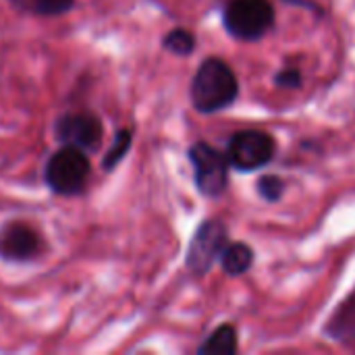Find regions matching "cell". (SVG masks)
I'll return each instance as SVG.
<instances>
[{
  "mask_svg": "<svg viewBox=\"0 0 355 355\" xmlns=\"http://www.w3.org/2000/svg\"><path fill=\"white\" fill-rule=\"evenodd\" d=\"M239 96V81L233 69L220 58H206L193 81H191V102L198 112L212 114L229 108Z\"/></svg>",
  "mask_w": 355,
  "mask_h": 355,
  "instance_id": "1",
  "label": "cell"
},
{
  "mask_svg": "<svg viewBox=\"0 0 355 355\" xmlns=\"http://www.w3.org/2000/svg\"><path fill=\"white\" fill-rule=\"evenodd\" d=\"M92 173V162L85 150L75 146H62L54 152L46 164V185L56 196H77L83 191Z\"/></svg>",
  "mask_w": 355,
  "mask_h": 355,
  "instance_id": "2",
  "label": "cell"
},
{
  "mask_svg": "<svg viewBox=\"0 0 355 355\" xmlns=\"http://www.w3.org/2000/svg\"><path fill=\"white\" fill-rule=\"evenodd\" d=\"M225 29L241 42L264 37L275 25V8L270 0H231L225 8Z\"/></svg>",
  "mask_w": 355,
  "mask_h": 355,
  "instance_id": "3",
  "label": "cell"
},
{
  "mask_svg": "<svg viewBox=\"0 0 355 355\" xmlns=\"http://www.w3.org/2000/svg\"><path fill=\"white\" fill-rule=\"evenodd\" d=\"M189 160L193 166L196 187L208 198H218L229 183L227 154L206 141H198L189 148Z\"/></svg>",
  "mask_w": 355,
  "mask_h": 355,
  "instance_id": "4",
  "label": "cell"
},
{
  "mask_svg": "<svg viewBox=\"0 0 355 355\" xmlns=\"http://www.w3.org/2000/svg\"><path fill=\"white\" fill-rule=\"evenodd\" d=\"M275 139L258 129H245L231 137L227 146V160L241 173L264 168L275 158Z\"/></svg>",
  "mask_w": 355,
  "mask_h": 355,
  "instance_id": "5",
  "label": "cell"
},
{
  "mask_svg": "<svg viewBox=\"0 0 355 355\" xmlns=\"http://www.w3.org/2000/svg\"><path fill=\"white\" fill-rule=\"evenodd\" d=\"M227 248V227L220 220H206L196 231L187 250V268L206 275Z\"/></svg>",
  "mask_w": 355,
  "mask_h": 355,
  "instance_id": "6",
  "label": "cell"
},
{
  "mask_svg": "<svg viewBox=\"0 0 355 355\" xmlns=\"http://www.w3.org/2000/svg\"><path fill=\"white\" fill-rule=\"evenodd\" d=\"M54 135L64 146H75L81 150H94L102 139V121L87 112H67L54 125Z\"/></svg>",
  "mask_w": 355,
  "mask_h": 355,
  "instance_id": "7",
  "label": "cell"
},
{
  "mask_svg": "<svg viewBox=\"0 0 355 355\" xmlns=\"http://www.w3.org/2000/svg\"><path fill=\"white\" fill-rule=\"evenodd\" d=\"M42 250L37 231L21 220H12L0 229V256L12 262H27Z\"/></svg>",
  "mask_w": 355,
  "mask_h": 355,
  "instance_id": "8",
  "label": "cell"
},
{
  "mask_svg": "<svg viewBox=\"0 0 355 355\" xmlns=\"http://www.w3.org/2000/svg\"><path fill=\"white\" fill-rule=\"evenodd\" d=\"M254 264V252L245 243H227L225 252L220 254V266L229 277L245 275Z\"/></svg>",
  "mask_w": 355,
  "mask_h": 355,
  "instance_id": "9",
  "label": "cell"
},
{
  "mask_svg": "<svg viewBox=\"0 0 355 355\" xmlns=\"http://www.w3.org/2000/svg\"><path fill=\"white\" fill-rule=\"evenodd\" d=\"M237 352V331L231 324L218 327L198 349L200 355H233Z\"/></svg>",
  "mask_w": 355,
  "mask_h": 355,
  "instance_id": "10",
  "label": "cell"
},
{
  "mask_svg": "<svg viewBox=\"0 0 355 355\" xmlns=\"http://www.w3.org/2000/svg\"><path fill=\"white\" fill-rule=\"evenodd\" d=\"M19 8H25L33 15L42 17H56L73 8L75 0H15Z\"/></svg>",
  "mask_w": 355,
  "mask_h": 355,
  "instance_id": "11",
  "label": "cell"
},
{
  "mask_svg": "<svg viewBox=\"0 0 355 355\" xmlns=\"http://www.w3.org/2000/svg\"><path fill=\"white\" fill-rule=\"evenodd\" d=\"M131 141H133V133L129 129H121L116 135H114V141L110 146V150L106 152L104 160H102V168L104 171H112L116 168V164L125 158V154L129 152L131 148Z\"/></svg>",
  "mask_w": 355,
  "mask_h": 355,
  "instance_id": "12",
  "label": "cell"
},
{
  "mask_svg": "<svg viewBox=\"0 0 355 355\" xmlns=\"http://www.w3.org/2000/svg\"><path fill=\"white\" fill-rule=\"evenodd\" d=\"M162 46L177 56H187L196 50V37L187 29H173L164 35Z\"/></svg>",
  "mask_w": 355,
  "mask_h": 355,
  "instance_id": "13",
  "label": "cell"
},
{
  "mask_svg": "<svg viewBox=\"0 0 355 355\" xmlns=\"http://www.w3.org/2000/svg\"><path fill=\"white\" fill-rule=\"evenodd\" d=\"M285 191V183L275 177V175H264L258 181V193L266 200V202H277Z\"/></svg>",
  "mask_w": 355,
  "mask_h": 355,
  "instance_id": "14",
  "label": "cell"
},
{
  "mask_svg": "<svg viewBox=\"0 0 355 355\" xmlns=\"http://www.w3.org/2000/svg\"><path fill=\"white\" fill-rule=\"evenodd\" d=\"M275 83L279 85V87H289V89H295V87H300L302 85V75H300V71L297 69H283L281 73H277V77H275Z\"/></svg>",
  "mask_w": 355,
  "mask_h": 355,
  "instance_id": "15",
  "label": "cell"
}]
</instances>
